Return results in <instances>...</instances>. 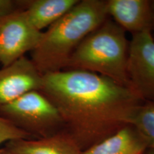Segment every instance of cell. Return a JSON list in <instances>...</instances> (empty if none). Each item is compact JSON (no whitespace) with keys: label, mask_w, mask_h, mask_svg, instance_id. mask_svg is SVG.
I'll list each match as a JSON object with an SVG mask.
<instances>
[{"label":"cell","mask_w":154,"mask_h":154,"mask_svg":"<svg viewBox=\"0 0 154 154\" xmlns=\"http://www.w3.org/2000/svg\"><path fill=\"white\" fill-rule=\"evenodd\" d=\"M39 91L57 108L82 151L132 125L143 102L130 88L84 71L44 74Z\"/></svg>","instance_id":"cell-1"},{"label":"cell","mask_w":154,"mask_h":154,"mask_svg":"<svg viewBox=\"0 0 154 154\" xmlns=\"http://www.w3.org/2000/svg\"><path fill=\"white\" fill-rule=\"evenodd\" d=\"M106 1L79 0L64 16L42 32L31 60L42 76L65 69L83 40L108 19Z\"/></svg>","instance_id":"cell-2"},{"label":"cell","mask_w":154,"mask_h":154,"mask_svg":"<svg viewBox=\"0 0 154 154\" xmlns=\"http://www.w3.org/2000/svg\"><path fill=\"white\" fill-rule=\"evenodd\" d=\"M128 48L126 32L108 18L81 42L63 70L94 73L130 88L127 74Z\"/></svg>","instance_id":"cell-3"},{"label":"cell","mask_w":154,"mask_h":154,"mask_svg":"<svg viewBox=\"0 0 154 154\" xmlns=\"http://www.w3.org/2000/svg\"><path fill=\"white\" fill-rule=\"evenodd\" d=\"M0 116L34 138L47 137L65 129L57 109L40 91L28 92L0 107Z\"/></svg>","instance_id":"cell-4"},{"label":"cell","mask_w":154,"mask_h":154,"mask_svg":"<svg viewBox=\"0 0 154 154\" xmlns=\"http://www.w3.org/2000/svg\"><path fill=\"white\" fill-rule=\"evenodd\" d=\"M127 74L131 89L143 101H154V38L151 32L132 36Z\"/></svg>","instance_id":"cell-5"},{"label":"cell","mask_w":154,"mask_h":154,"mask_svg":"<svg viewBox=\"0 0 154 154\" xmlns=\"http://www.w3.org/2000/svg\"><path fill=\"white\" fill-rule=\"evenodd\" d=\"M42 32L29 22L24 9L0 22V63L7 66L35 49Z\"/></svg>","instance_id":"cell-6"},{"label":"cell","mask_w":154,"mask_h":154,"mask_svg":"<svg viewBox=\"0 0 154 154\" xmlns=\"http://www.w3.org/2000/svg\"><path fill=\"white\" fill-rule=\"evenodd\" d=\"M42 75L30 59L23 57L0 69V107L32 91H39Z\"/></svg>","instance_id":"cell-7"},{"label":"cell","mask_w":154,"mask_h":154,"mask_svg":"<svg viewBox=\"0 0 154 154\" xmlns=\"http://www.w3.org/2000/svg\"><path fill=\"white\" fill-rule=\"evenodd\" d=\"M108 16L125 32L133 35L151 32L153 26L151 1L149 0H107Z\"/></svg>","instance_id":"cell-8"},{"label":"cell","mask_w":154,"mask_h":154,"mask_svg":"<svg viewBox=\"0 0 154 154\" xmlns=\"http://www.w3.org/2000/svg\"><path fill=\"white\" fill-rule=\"evenodd\" d=\"M16 154H82L73 137L63 129L45 138L9 141L6 147Z\"/></svg>","instance_id":"cell-9"},{"label":"cell","mask_w":154,"mask_h":154,"mask_svg":"<svg viewBox=\"0 0 154 154\" xmlns=\"http://www.w3.org/2000/svg\"><path fill=\"white\" fill-rule=\"evenodd\" d=\"M147 144L132 125L124 127L82 154H144Z\"/></svg>","instance_id":"cell-10"},{"label":"cell","mask_w":154,"mask_h":154,"mask_svg":"<svg viewBox=\"0 0 154 154\" xmlns=\"http://www.w3.org/2000/svg\"><path fill=\"white\" fill-rule=\"evenodd\" d=\"M79 0L23 1L24 11L29 22L42 32L64 16Z\"/></svg>","instance_id":"cell-11"},{"label":"cell","mask_w":154,"mask_h":154,"mask_svg":"<svg viewBox=\"0 0 154 154\" xmlns=\"http://www.w3.org/2000/svg\"><path fill=\"white\" fill-rule=\"evenodd\" d=\"M132 126L147 144L154 150V101H143L136 109Z\"/></svg>","instance_id":"cell-12"},{"label":"cell","mask_w":154,"mask_h":154,"mask_svg":"<svg viewBox=\"0 0 154 154\" xmlns=\"http://www.w3.org/2000/svg\"><path fill=\"white\" fill-rule=\"evenodd\" d=\"M31 135L24 131L12 123L0 116V145L19 139H33Z\"/></svg>","instance_id":"cell-13"},{"label":"cell","mask_w":154,"mask_h":154,"mask_svg":"<svg viewBox=\"0 0 154 154\" xmlns=\"http://www.w3.org/2000/svg\"><path fill=\"white\" fill-rule=\"evenodd\" d=\"M24 9L22 1L0 0V22L15 11Z\"/></svg>","instance_id":"cell-14"},{"label":"cell","mask_w":154,"mask_h":154,"mask_svg":"<svg viewBox=\"0 0 154 154\" xmlns=\"http://www.w3.org/2000/svg\"><path fill=\"white\" fill-rule=\"evenodd\" d=\"M151 7H152V11H153V26H152L151 34L154 38V1H151Z\"/></svg>","instance_id":"cell-15"},{"label":"cell","mask_w":154,"mask_h":154,"mask_svg":"<svg viewBox=\"0 0 154 154\" xmlns=\"http://www.w3.org/2000/svg\"><path fill=\"white\" fill-rule=\"evenodd\" d=\"M0 154H16L13 152H11L7 149V148H3L0 149Z\"/></svg>","instance_id":"cell-16"},{"label":"cell","mask_w":154,"mask_h":154,"mask_svg":"<svg viewBox=\"0 0 154 154\" xmlns=\"http://www.w3.org/2000/svg\"><path fill=\"white\" fill-rule=\"evenodd\" d=\"M144 154H154V150L151 149H148L146 150L145 153Z\"/></svg>","instance_id":"cell-17"}]
</instances>
